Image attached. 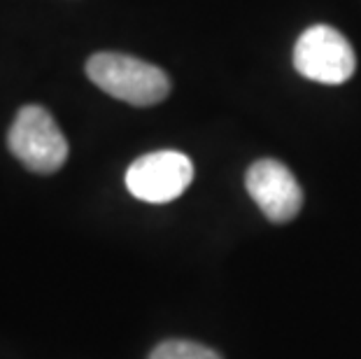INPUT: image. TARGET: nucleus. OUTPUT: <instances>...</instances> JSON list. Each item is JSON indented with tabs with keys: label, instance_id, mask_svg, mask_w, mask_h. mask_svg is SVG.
Masks as SVG:
<instances>
[{
	"label": "nucleus",
	"instance_id": "nucleus-1",
	"mask_svg": "<svg viewBox=\"0 0 361 359\" xmlns=\"http://www.w3.org/2000/svg\"><path fill=\"white\" fill-rule=\"evenodd\" d=\"M87 75L107 96L149 108L166 101L171 94V80L161 68L117 51H98L87 61Z\"/></svg>",
	"mask_w": 361,
	"mask_h": 359
},
{
	"label": "nucleus",
	"instance_id": "nucleus-2",
	"mask_svg": "<svg viewBox=\"0 0 361 359\" xmlns=\"http://www.w3.org/2000/svg\"><path fill=\"white\" fill-rule=\"evenodd\" d=\"M7 147L28 171L40 175L61 171L68 159L66 135L42 105H26L17 112L7 133Z\"/></svg>",
	"mask_w": 361,
	"mask_h": 359
},
{
	"label": "nucleus",
	"instance_id": "nucleus-3",
	"mask_svg": "<svg viewBox=\"0 0 361 359\" xmlns=\"http://www.w3.org/2000/svg\"><path fill=\"white\" fill-rule=\"evenodd\" d=\"M294 68L305 80L343 84L355 75L357 56L352 44L334 26L317 24L303 30L294 47Z\"/></svg>",
	"mask_w": 361,
	"mask_h": 359
},
{
	"label": "nucleus",
	"instance_id": "nucleus-4",
	"mask_svg": "<svg viewBox=\"0 0 361 359\" xmlns=\"http://www.w3.org/2000/svg\"><path fill=\"white\" fill-rule=\"evenodd\" d=\"M194 180V164L175 150L149 152L126 171V189L145 203H171L187 192Z\"/></svg>",
	"mask_w": 361,
	"mask_h": 359
},
{
	"label": "nucleus",
	"instance_id": "nucleus-5",
	"mask_svg": "<svg viewBox=\"0 0 361 359\" xmlns=\"http://www.w3.org/2000/svg\"><path fill=\"white\" fill-rule=\"evenodd\" d=\"M245 187L259 210L275 224H287L301 212V185L294 173L275 159H259L252 164L245 175Z\"/></svg>",
	"mask_w": 361,
	"mask_h": 359
},
{
	"label": "nucleus",
	"instance_id": "nucleus-6",
	"mask_svg": "<svg viewBox=\"0 0 361 359\" xmlns=\"http://www.w3.org/2000/svg\"><path fill=\"white\" fill-rule=\"evenodd\" d=\"M149 359H221L214 350L191 341H164L152 350Z\"/></svg>",
	"mask_w": 361,
	"mask_h": 359
}]
</instances>
